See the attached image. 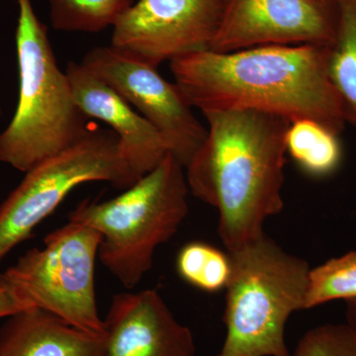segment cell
Wrapping results in <instances>:
<instances>
[{"label": "cell", "instance_id": "1", "mask_svg": "<svg viewBox=\"0 0 356 356\" xmlns=\"http://www.w3.org/2000/svg\"><path fill=\"white\" fill-rule=\"evenodd\" d=\"M329 46L266 44L229 53L196 51L170 70L192 108L254 110L293 122L311 119L343 132L348 123L327 72Z\"/></svg>", "mask_w": 356, "mask_h": 356}, {"label": "cell", "instance_id": "2", "mask_svg": "<svg viewBox=\"0 0 356 356\" xmlns=\"http://www.w3.org/2000/svg\"><path fill=\"white\" fill-rule=\"evenodd\" d=\"M207 137L185 168L189 192L219 213L227 252L264 235L268 218L284 207L286 145L291 122L254 110L203 113Z\"/></svg>", "mask_w": 356, "mask_h": 356}, {"label": "cell", "instance_id": "3", "mask_svg": "<svg viewBox=\"0 0 356 356\" xmlns=\"http://www.w3.org/2000/svg\"><path fill=\"white\" fill-rule=\"evenodd\" d=\"M18 7L19 96L15 114L0 134V161L25 173L76 144L90 128L74 102L67 72L58 67L48 28L31 0H18Z\"/></svg>", "mask_w": 356, "mask_h": 356}, {"label": "cell", "instance_id": "4", "mask_svg": "<svg viewBox=\"0 0 356 356\" xmlns=\"http://www.w3.org/2000/svg\"><path fill=\"white\" fill-rule=\"evenodd\" d=\"M188 193L185 168L168 154L117 197L79 204L69 220L99 232L98 259L131 290L151 270L156 248L181 226L188 214Z\"/></svg>", "mask_w": 356, "mask_h": 356}, {"label": "cell", "instance_id": "5", "mask_svg": "<svg viewBox=\"0 0 356 356\" xmlns=\"http://www.w3.org/2000/svg\"><path fill=\"white\" fill-rule=\"evenodd\" d=\"M229 254L226 337L216 356H291L285 329L293 313L305 310L308 262L266 234Z\"/></svg>", "mask_w": 356, "mask_h": 356}, {"label": "cell", "instance_id": "6", "mask_svg": "<svg viewBox=\"0 0 356 356\" xmlns=\"http://www.w3.org/2000/svg\"><path fill=\"white\" fill-rule=\"evenodd\" d=\"M102 236L83 222L70 221L44 238L14 266L0 273L30 308H39L96 336H105L98 312L95 264Z\"/></svg>", "mask_w": 356, "mask_h": 356}, {"label": "cell", "instance_id": "7", "mask_svg": "<svg viewBox=\"0 0 356 356\" xmlns=\"http://www.w3.org/2000/svg\"><path fill=\"white\" fill-rule=\"evenodd\" d=\"M95 181L125 191L137 182L119 138L107 129H90L76 144L25 172L0 205V264L76 186Z\"/></svg>", "mask_w": 356, "mask_h": 356}, {"label": "cell", "instance_id": "8", "mask_svg": "<svg viewBox=\"0 0 356 356\" xmlns=\"http://www.w3.org/2000/svg\"><path fill=\"white\" fill-rule=\"evenodd\" d=\"M81 63L156 128L180 165H188L207 137V129L175 83L165 81L158 67L129 57L111 44L93 48Z\"/></svg>", "mask_w": 356, "mask_h": 356}, {"label": "cell", "instance_id": "9", "mask_svg": "<svg viewBox=\"0 0 356 356\" xmlns=\"http://www.w3.org/2000/svg\"><path fill=\"white\" fill-rule=\"evenodd\" d=\"M222 11V0H139L113 26L111 46L158 67L209 50Z\"/></svg>", "mask_w": 356, "mask_h": 356}, {"label": "cell", "instance_id": "10", "mask_svg": "<svg viewBox=\"0 0 356 356\" xmlns=\"http://www.w3.org/2000/svg\"><path fill=\"white\" fill-rule=\"evenodd\" d=\"M337 25L334 0H222L221 23L210 51L266 44L330 46Z\"/></svg>", "mask_w": 356, "mask_h": 356}, {"label": "cell", "instance_id": "11", "mask_svg": "<svg viewBox=\"0 0 356 356\" xmlns=\"http://www.w3.org/2000/svg\"><path fill=\"white\" fill-rule=\"evenodd\" d=\"M103 322L105 356H195L191 329L154 290L114 295Z\"/></svg>", "mask_w": 356, "mask_h": 356}, {"label": "cell", "instance_id": "12", "mask_svg": "<svg viewBox=\"0 0 356 356\" xmlns=\"http://www.w3.org/2000/svg\"><path fill=\"white\" fill-rule=\"evenodd\" d=\"M77 106L88 118L110 126L136 180L154 170L168 156L161 134L123 97L83 63L65 69Z\"/></svg>", "mask_w": 356, "mask_h": 356}, {"label": "cell", "instance_id": "13", "mask_svg": "<svg viewBox=\"0 0 356 356\" xmlns=\"http://www.w3.org/2000/svg\"><path fill=\"white\" fill-rule=\"evenodd\" d=\"M0 356H105V339L33 307L7 318Z\"/></svg>", "mask_w": 356, "mask_h": 356}, {"label": "cell", "instance_id": "14", "mask_svg": "<svg viewBox=\"0 0 356 356\" xmlns=\"http://www.w3.org/2000/svg\"><path fill=\"white\" fill-rule=\"evenodd\" d=\"M337 25L329 46L327 72L346 122L356 127V0H334Z\"/></svg>", "mask_w": 356, "mask_h": 356}, {"label": "cell", "instance_id": "15", "mask_svg": "<svg viewBox=\"0 0 356 356\" xmlns=\"http://www.w3.org/2000/svg\"><path fill=\"white\" fill-rule=\"evenodd\" d=\"M339 134L311 119L290 123L285 135L287 154L313 177H325L339 168L343 149Z\"/></svg>", "mask_w": 356, "mask_h": 356}, {"label": "cell", "instance_id": "16", "mask_svg": "<svg viewBox=\"0 0 356 356\" xmlns=\"http://www.w3.org/2000/svg\"><path fill=\"white\" fill-rule=\"evenodd\" d=\"M54 29L97 33L113 27L134 0H47Z\"/></svg>", "mask_w": 356, "mask_h": 356}, {"label": "cell", "instance_id": "17", "mask_svg": "<svg viewBox=\"0 0 356 356\" xmlns=\"http://www.w3.org/2000/svg\"><path fill=\"white\" fill-rule=\"evenodd\" d=\"M177 269L180 277L191 286L218 293L226 290L231 280V257L209 243H189L178 252Z\"/></svg>", "mask_w": 356, "mask_h": 356}, {"label": "cell", "instance_id": "18", "mask_svg": "<svg viewBox=\"0 0 356 356\" xmlns=\"http://www.w3.org/2000/svg\"><path fill=\"white\" fill-rule=\"evenodd\" d=\"M336 300H356V250L310 269L305 310Z\"/></svg>", "mask_w": 356, "mask_h": 356}, {"label": "cell", "instance_id": "19", "mask_svg": "<svg viewBox=\"0 0 356 356\" xmlns=\"http://www.w3.org/2000/svg\"><path fill=\"white\" fill-rule=\"evenodd\" d=\"M291 356H356V332L348 324L318 325L302 337Z\"/></svg>", "mask_w": 356, "mask_h": 356}, {"label": "cell", "instance_id": "20", "mask_svg": "<svg viewBox=\"0 0 356 356\" xmlns=\"http://www.w3.org/2000/svg\"><path fill=\"white\" fill-rule=\"evenodd\" d=\"M29 308L10 287L0 282V318L10 317L18 312Z\"/></svg>", "mask_w": 356, "mask_h": 356}, {"label": "cell", "instance_id": "21", "mask_svg": "<svg viewBox=\"0 0 356 356\" xmlns=\"http://www.w3.org/2000/svg\"><path fill=\"white\" fill-rule=\"evenodd\" d=\"M346 324L356 332V300L346 302Z\"/></svg>", "mask_w": 356, "mask_h": 356}, {"label": "cell", "instance_id": "22", "mask_svg": "<svg viewBox=\"0 0 356 356\" xmlns=\"http://www.w3.org/2000/svg\"><path fill=\"white\" fill-rule=\"evenodd\" d=\"M1 111H2L1 106H0V115H1Z\"/></svg>", "mask_w": 356, "mask_h": 356}, {"label": "cell", "instance_id": "23", "mask_svg": "<svg viewBox=\"0 0 356 356\" xmlns=\"http://www.w3.org/2000/svg\"></svg>", "mask_w": 356, "mask_h": 356}]
</instances>
